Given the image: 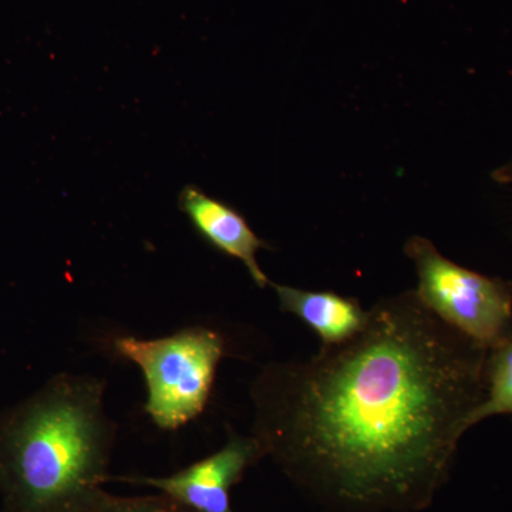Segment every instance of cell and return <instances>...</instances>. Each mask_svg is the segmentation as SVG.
Returning a JSON list of instances; mask_svg holds the SVG:
<instances>
[{
    "mask_svg": "<svg viewBox=\"0 0 512 512\" xmlns=\"http://www.w3.org/2000/svg\"><path fill=\"white\" fill-rule=\"evenodd\" d=\"M84 512H191L167 495L160 497H113L104 493Z\"/></svg>",
    "mask_w": 512,
    "mask_h": 512,
    "instance_id": "9c48e42d",
    "label": "cell"
},
{
    "mask_svg": "<svg viewBox=\"0 0 512 512\" xmlns=\"http://www.w3.org/2000/svg\"><path fill=\"white\" fill-rule=\"evenodd\" d=\"M494 180L501 184H512V161L504 167L498 168L493 174Z\"/></svg>",
    "mask_w": 512,
    "mask_h": 512,
    "instance_id": "30bf717a",
    "label": "cell"
},
{
    "mask_svg": "<svg viewBox=\"0 0 512 512\" xmlns=\"http://www.w3.org/2000/svg\"><path fill=\"white\" fill-rule=\"evenodd\" d=\"M116 424L104 410V383L63 376L6 430L5 464L23 512H84L107 480Z\"/></svg>",
    "mask_w": 512,
    "mask_h": 512,
    "instance_id": "7a4b0ae2",
    "label": "cell"
},
{
    "mask_svg": "<svg viewBox=\"0 0 512 512\" xmlns=\"http://www.w3.org/2000/svg\"><path fill=\"white\" fill-rule=\"evenodd\" d=\"M484 396L471 413L468 427L498 416L512 414V336L487 352Z\"/></svg>",
    "mask_w": 512,
    "mask_h": 512,
    "instance_id": "ba28073f",
    "label": "cell"
},
{
    "mask_svg": "<svg viewBox=\"0 0 512 512\" xmlns=\"http://www.w3.org/2000/svg\"><path fill=\"white\" fill-rule=\"evenodd\" d=\"M485 359L416 292L384 299L355 338L262 370L252 437L340 503L423 507L483 400Z\"/></svg>",
    "mask_w": 512,
    "mask_h": 512,
    "instance_id": "6da1fadb",
    "label": "cell"
},
{
    "mask_svg": "<svg viewBox=\"0 0 512 512\" xmlns=\"http://www.w3.org/2000/svg\"><path fill=\"white\" fill-rule=\"evenodd\" d=\"M282 311L292 313L313 330L322 346H338L362 332L370 311L355 298L335 292H313L271 282Z\"/></svg>",
    "mask_w": 512,
    "mask_h": 512,
    "instance_id": "52a82bcc",
    "label": "cell"
},
{
    "mask_svg": "<svg viewBox=\"0 0 512 512\" xmlns=\"http://www.w3.org/2000/svg\"><path fill=\"white\" fill-rule=\"evenodd\" d=\"M259 457L262 451L254 437L231 433L220 451L173 476L126 481L156 488L191 512H232L229 490Z\"/></svg>",
    "mask_w": 512,
    "mask_h": 512,
    "instance_id": "5b68a950",
    "label": "cell"
},
{
    "mask_svg": "<svg viewBox=\"0 0 512 512\" xmlns=\"http://www.w3.org/2000/svg\"><path fill=\"white\" fill-rule=\"evenodd\" d=\"M178 208L212 248L242 262L259 288L271 285L256 259V254L261 249H269V245L255 234L241 212L227 202L210 197L194 184L185 185L181 190Z\"/></svg>",
    "mask_w": 512,
    "mask_h": 512,
    "instance_id": "8992f818",
    "label": "cell"
},
{
    "mask_svg": "<svg viewBox=\"0 0 512 512\" xmlns=\"http://www.w3.org/2000/svg\"><path fill=\"white\" fill-rule=\"evenodd\" d=\"M113 346L143 372L150 419L177 430L207 407L227 342L217 330L192 326L158 339L120 336Z\"/></svg>",
    "mask_w": 512,
    "mask_h": 512,
    "instance_id": "3957f363",
    "label": "cell"
},
{
    "mask_svg": "<svg viewBox=\"0 0 512 512\" xmlns=\"http://www.w3.org/2000/svg\"><path fill=\"white\" fill-rule=\"evenodd\" d=\"M404 251L416 265L417 298L441 322L485 352L511 338L512 282L457 265L426 238H410Z\"/></svg>",
    "mask_w": 512,
    "mask_h": 512,
    "instance_id": "277c9868",
    "label": "cell"
}]
</instances>
